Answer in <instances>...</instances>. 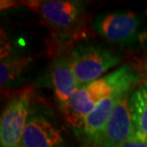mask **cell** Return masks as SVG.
I'll return each instance as SVG.
<instances>
[{
    "instance_id": "cell-1",
    "label": "cell",
    "mask_w": 147,
    "mask_h": 147,
    "mask_svg": "<svg viewBox=\"0 0 147 147\" xmlns=\"http://www.w3.org/2000/svg\"><path fill=\"white\" fill-rule=\"evenodd\" d=\"M48 29L54 54L69 51L78 42L89 38L87 3L78 0L23 1Z\"/></svg>"
},
{
    "instance_id": "cell-2",
    "label": "cell",
    "mask_w": 147,
    "mask_h": 147,
    "mask_svg": "<svg viewBox=\"0 0 147 147\" xmlns=\"http://www.w3.org/2000/svg\"><path fill=\"white\" fill-rule=\"evenodd\" d=\"M142 76L130 64H124L96 80L80 86L60 112L73 128L78 130L85 117L104 98L128 92L140 83Z\"/></svg>"
},
{
    "instance_id": "cell-3",
    "label": "cell",
    "mask_w": 147,
    "mask_h": 147,
    "mask_svg": "<svg viewBox=\"0 0 147 147\" xmlns=\"http://www.w3.org/2000/svg\"><path fill=\"white\" fill-rule=\"evenodd\" d=\"M34 98L20 147H83L76 129L66 126L65 119L45 101Z\"/></svg>"
},
{
    "instance_id": "cell-4",
    "label": "cell",
    "mask_w": 147,
    "mask_h": 147,
    "mask_svg": "<svg viewBox=\"0 0 147 147\" xmlns=\"http://www.w3.org/2000/svg\"><path fill=\"white\" fill-rule=\"evenodd\" d=\"M71 66L79 86L102 78V75L121 62V57L109 46L84 39L69 50Z\"/></svg>"
},
{
    "instance_id": "cell-5",
    "label": "cell",
    "mask_w": 147,
    "mask_h": 147,
    "mask_svg": "<svg viewBox=\"0 0 147 147\" xmlns=\"http://www.w3.org/2000/svg\"><path fill=\"white\" fill-rule=\"evenodd\" d=\"M92 27L109 43L131 46L142 39V18L131 11H115L98 13L94 17Z\"/></svg>"
},
{
    "instance_id": "cell-6",
    "label": "cell",
    "mask_w": 147,
    "mask_h": 147,
    "mask_svg": "<svg viewBox=\"0 0 147 147\" xmlns=\"http://www.w3.org/2000/svg\"><path fill=\"white\" fill-rule=\"evenodd\" d=\"M34 98L32 87L17 90L11 95L1 115V147H20Z\"/></svg>"
},
{
    "instance_id": "cell-7",
    "label": "cell",
    "mask_w": 147,
    "mask_h": 147,
    "mask_svg": "<svg viewBox=\"0 0 147 147\" xmlns=\"http://www.w3.org/2000/svg\"><path fill=\"white\" fill-rule=\"evenodd\" d=\"M133 89L120 96L104 129L90 147H119L136 139L130 110V95Z\"/></svg>"
},
{
    "instance_id": "cell-8",
    "label": "cell",
    "mask_w": 147,
    "mask_h": 147,
    "mask_svg": "<svg viewBox=\"0 0 147 147\" xmlns=\"http://www.w3.org/2000/svg\"><path fill=\"white\" fill-rule=\"evenodd\" d=\"M50 65V78L54 98L59 112L66 107L79 84L73 72L69 51L55 53Z\"/></svg>"
},
{
    "instance_id": "cell-9",
    "label": "cell",
    "mask_w": 147,
    "mask_h": 147,
    "mask_svg": "<svg viewBox=\"0 0 147 147\" xmlns=\"http://www.w3.org/2000/svg\"><path fill=\"white\" fill-rule=\"evenodd\" d=\"M130 110L135 128V138L147 142V83L134 87L130 95Z\"/></svg>"
},
{
    "instance_id": "cell-10",
    "label": "cell",
    "mask_w": 147,
    "mask_h": 147,
    "mask_svg": "<svg viewBox=\"0 0 147 147\" xmlns=\"http://www.w3.org/2000/svg\"><path fill=\"white\" fill-rule=\"evenodd\" d=\"M31 62V57L27 55H11V52L1 50V88L9 89L21 79L22 74Z\"/></svg>"
},
{
    "instance_id": "cell-11",
    "label": "cell",
    "mask_w": 147,
    "mask_h": 147,
    "mask_svg": "<svg viewBox=\"0 0 147 147\" xmlns=\"http://www.w3.org/2000/svg\"><path fill=\"white\" fill-rule=\"evenodd\" d=\"M119 147H147V142H142V140H139L137 139H133L124 142Z\"/></svg>"
},
{
    "instance_id": "cell-12",
    "label": "cell",
    "mask_w": 147,
    "mask_h": 147,
    "mask_svg": "<svg viewBox=\"0 0 147 147\" xmlns=\"http://www.w3.org/2000/svg\"><path fill=\"white\" fill-rule=\"evenodd\" d=\"M143 78H144V82H146L147 83V62L145 63V65H144V76H143Z\"/></svg>"
}]
</instances>
